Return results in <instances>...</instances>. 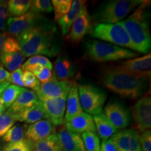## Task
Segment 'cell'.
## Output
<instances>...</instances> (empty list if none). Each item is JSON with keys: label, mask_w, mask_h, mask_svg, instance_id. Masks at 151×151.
<instances>
[{"label": "cell", "mask_w": 151, "mask_h": 151, "mask_svg": "<svg viewBox=\"0 0 151 151\" xmlns=\"http://www.w3.org/2000/svg\"><path fill=\"white\" fill-rule=\"evenodd\" d=\"M16 39L25 58L41 55L53 58L61 50L58 28L44 16Z\"/></svg>", "instance_id": "6da1fadb"}, {"label": "cell", "mask_w": 151, "mask_h": 151, "mask_svg": "<svg viewBox=\"0 0 151 151\" xmlns=\"http://www.w3.org/2000/svg\"><path fill=\"white\" fill-rule=\"evenodd\" d=\"M101 83L111 91L132 99L141 97L148 88V78L130 73L119 66L105 71Z\"/></svg>", "instance_id": "7a4b0ae2"}, {"label": "cell", "mask_w": 151, "mask_h": 151, "mask_svg": "<svg viewBox=\"0 0 151 151\" xmlns=\"http://www.w3.org/2000/svg\"><path fill=\"white\" fill-rule=\"evenodd\" d=\"M150 1H142L134 12L120 23L129 35L135 51L148 53L151 47V37L149 29L148 6Z\"/></svg>", "instance_id": "3957f363"}, {"label": "cell", "mask_w": 151, "mask_h": 151, "mask_svg": "<svg viewBox=\"0 0 151 151\" xmlns=\"http://www.w3.org/2000/svg\"><path fill=\"white\" fill-rule=\"evenodd\" d=\"M142 2V0H110L101 4L94 11L96 24H115L120 22Z\"/></svg>", "instance_id": "277c9868"}, {"label": "cell", "mask_w": 151, "mask_h": 151, "mask_svg": "<svg viewBox=\"0 0 151 151\" xmlns=\"http://www.w3.org/2000/svg\"><path fill=\"white\" fill-rule=\"evenodd\" d=\"M85 48L86 55L90 60L99 62L130 59L139 55V53L128 49L98 40L87 41Z\"/></svg>", "instance_id": "5b68a950"}, {"label": "cell", "mask_w": 151, "mask_h": 151, "mask_svg": "<svg viewBox=\"0 0 151 151\" xmlns=\"http://www.w3.org/2000/svg\"><path fill=\"white\" fill-rule=\"evenodd\" d=\"M89 33L95 39L102 40L104 42L107 41L121 48H128L135 51L129 35L120 22L115 24L97 23L92 27Z\"/></svg>", "instance_id": "8992f818"}, {"label": "cell", "mask_w": 151, "mask_h": 151, "mask_svg": "<svg viewBox=\"0 0 151 151\" xmlns=\"http://www.w3.org/2000/svg\"><path fill=\"white\" fill-rule=\"evenodd\" d=\"M78 90L81 107L86 113L95 116L103 112L106 99V94L104 90L89 84L79 85Z\"/></svg>", "instance_id": "52a82bcc"}, {"label": "cell", "mask_w": 151, "mask_h": 151, "mask_svg": "<svg viewBox=\"0 0 151 151\" xmlns=\"http://www.w3.org/2000/svg\"><path fill=\"white\" fill-rule=\"evenodd\" d=\"M24 60L25 57L22 53L17 39L9 35L6 39L2 52L0 54L1 65L7 70L14 71L20 68Z\"/></svg>", "instance_id": "ba28073f"}, {"label": "cell", "mask_w": 151, "mask_h": 151, "mask_svg": "<svg viewBox=\"0 0 151 151\" xmlns=\"http://www.w3.org/2000/svg\"><path fill=\"white\" fill-rule=\"evenodd\" d=\"M48 119L54 127L65 124L66 101L67 95L58 98H48L37 95Z\"/></svg>", "instance_id": "9c48e42d"}, {"label": "cell", "mask_w": 151, "mask_h": 151, "mask_svg": "<svg viewBox=\"0 0 151 151\" xmlns=\"http://www.w3.org/2000/svg\"><path fill=\"white\" fill-rule=\"evenodd\" d=\"M43 16L29 11L22 16L11 17L6 21L7 34L17 39L19 36L31 29Z\"/></svg>", "instance_id": "30bf717a"}, {"label": "cell", "mask_w": 151, "mask_h": 151, "mask_svg": "<svg viewBox=\"0 0 151 151\" xmlns=\"http://www.w3.org/2000/svg\"><path fill=\"white\" fill-rule=\"evenodd\" d=\"M104 115L118 130L125 129L132 122L129 111L122 103L112 101L104 107Z\"/></svg>", "instance_id": "8fae6325"}, {"label": "cell", "mask_w": 151, "mask_h": 151, "mask_svg": "<svg viewBox=\"0 0 151 151\" xmlns=\"http://www.w3.org/2000/svg\"><path fill=\"white\" fill-rule=\"evenodd\" d=\"M132 117L136 127L143 132L151 127V98L146 95L141 98L132 109Z\"/></svg>", "instance_id": "7c38bea8"}, {"label": "cell", "mask_w": 151, "mask_h": 151, "mask_svg": "<svg viewBox=\"0 0 151 151\" xmlns=\"http://www.w3.org/2000/svg\"><path fill=\"white\" fill-rule=\"evenodd\" d=\"M92 20L91 16L86 6L71 24L69 33L66 37L68 42L73 44L80 42L85 36L90 32L92 28Z\"/></svg>", "instance_id": "4fadbf2b"}, {"label": "cell", "mask_w": 151, "mask_h": 151, "mask_svg": "<svg viewBox=\"0 0 151 151\" xmlns=\"http://www.w3.org/2000/svg\"><path fill=\"white\" fill-rule=\"evenodd\" d=\"M118 151H142L140 134L134 129H123L116 132L112 137Z\"/></svg>", "instance_id": "5bb4252c"}, {"label": "cell", "mask_w": 151, "mask_h": 151, "mask_svg": "<svg viewBox=\"0 0 151 151\" xmlns=\"http://www.w3.org/2000/svg\"><path fill=\"white\" fill-rule=\"evenodd\" d=\"M74 83L71 81H58L55 78L46 83H41L36 92L37 95L48 98H58L67 95Z\"/></svg>", "instance_id": "9a60e30c"}, {"label": "cell", "mask_w": 151, "mask_h": 151, "mask_svg": "<svg viewBox=\"0 0 151 151\" xmlns=\"http://www.w3.org/2000/svg\"><path fill=\"white\" fill-rule=\"evenodd\" d=\"M62 151H85L83 141L81 134L71 132L65 126H60L56 132Z\"/></svg>", "instance_id": "2e32d148"}, {"label": "cell", "mask_w": 151, "mask_h": 151, "mask_svg": "<svg viewBox=\"0 0 151 151\" xmlns=\"http://www.w3.org/2000/svg\"><path fill=\"white\" fill-rule=\"evenodd\" d=\"M55 133V127L48 119H43L26 127L25 137L35 143Z\"/></svg>", "instance_id": "e0dca14e"}, {"label": "cell", "mask_w": 151, "mask_h": 151, "mask_svg": "<svg viewBox=\"0 0 151 151\" xmlns=\"http://www.w3.org/2000/svg\"><path fill=\"white\" fill-rule=\"evenodd\" d=\"M119 67L134 74L148 78L151 72V55L148 53L141 58L127 60L122 62Z\"/></svg>", "instance_id": "ac0fdd59"}, {"label": "cell", "mask_w": 151, "mask_h": 151, "mask_svg": "<svg viewBox=\"0 0 151 151\" xmlns=\"http://www.w3.org/2000/svg\"><path fill=\"white\" fill-rule=\"evenodd\" d=\"M65 127L68 131L78 134L85 132H96L93 118L83 111L70 120L66 122Z\"/></svg>", "instance_id": "d6986e66"}, {"label": "cell", "mask_w": 151, "mask_h": 151, "mask_svg": "<svg viewBox=\"0 0 151 151\" xmlns=\"http://www.w3.org/2000/svg\"><path fill=\"white\" fill-rule=\"evenodd\" d=\"M86 1H83V0L72 1L71 9L69 12L57 21L61 30L62 36L65 37L67 35L73 21L78 16L83 9L86 6Z\"/></svg>", "instance_id": "ffe728a7"}, {"label": "cell", "mask_w": 151, "mask_h": 151, "mask_svg": "<svg viewBox=\"0 0 151 151\" xmlns=\"http://www.w3.org/2000/svg\"><path fill=\"white\" fill-rule=\"evenodd\" d=\"M82 112L83 109L81 107L80 99H79L78 85L74 83L67 97L65 123Z\"/></svg>", "instance_id": "44dd1931"}, {"label": "cell", "mask_w": 151, "mask_h": 151, "mask_svg": "<svg viewBox=\"0 0 151 151\" xmlns=\"http://www.w3.org/2000/svg\"><path fill=\"white\" fill-rule=\"evenodd\" d=\"M39 101V99L35 91L25 89L17 97L8 111L13 114H17L30 108Z\"/></svg>", "instance_id": "7402d4cb"}, {"label": "cell", "mask_w": 151, "mask_h": 151, "mask_svg": "<svg viewBox=\"0 0 151 151\" xmlns=\"http://www.w3.org/2000/svg\"><path fill=\"white\" fill-rule=\"evenodd\" d=\"M76 69L66 56H60L54 62V76L58 81H70L74 76Z\"/></svg>", "instance_id": "603a6c76"}, {"label": "cell", "mask_w": 151, "mask_h": 151, "mask_svg": "<svg viewBox=\"0 0 151 151\" xmlns=\"http://www.w3.org/2000/svg\"><path fill=\"white\" fill-rule=\"evenodd\" d=\"M14 115L16 121L27 124H33L41 120L47 119L46 113L40 101L30 108Z\"/></svg>", "instance_id": "cb8c5ba5"}, {"label": "cell", "mask_w": 151, "mask_h": 151, "mask_svg": "<svg viewBox=\"0 0 151 151\" xmlns=\"http://www.w3.org/2000/svg\"><path fill=\"white\" fill-rule=\"evenodd\" d=\"M93 120L96 132H97L99 139H101L102 141L107 140L118 132L103 112L94 116Z\"/></svg>", "instance_id": "d4e9b609"}, {"label": "cell", "mask_w": 151, "mask_h": 151, "mask_svg": "<svg viewBox=\"0 0 151 151\" xmlns=\"http://www.w3.org/2000/svg\"><path fill=\"white\" fill-rule=\"evenodd\" d=\"M33 151H62L56 134L33 143Z\"/></svg>", "instance_id": "484cf974"}, {"label": "cell", "mask_w": 151, "mask_h": 151, "mask_svg": "<svg viewBox=\"0 0 151 151\" xmlns=\"http://www.w3.org/2000/svg\"><path fill=\"white\" fill-rule=\"evenodd\" d=\"M32 1L31 0H10L7 1L9 15L14 17L22 16L30 9Z\"/></svg>", "instance_id": "4316f807"}, {"label": "cell", "mask_w": 151, "mask_h": 151, "mask_svg": "<svg viewBox=\"0 0 151 151\" xmlns=\"http://www.w3.org/2000/svg\"><path fill=\"white\" fill-rule=\"evenodd\" d=\"M24 90L25 88H20L15 85H9L8 87H6L0 95V98L3 100L6 108L11 107L13 103L16 101L17 97Z\"/></svg>", "instance_id": "83f0119b"}, {"label": "cell", "mask_w": 151, "mask_h": 151, "mask_svg": "<svg viewBox=\"0 0 151 151\" xmlns=\"http://www.w3.org/2000/svg\"><path fill=\"white\" fill-rule=\"evenodd\" d=\"M26 125L17 124L13 126L3 137V141L7 143H17L24 139Z\"/></svg>", "instance_id": "f1b7e54d"}, {"label": "cell", "mask_w": 151, "mask_h": 151, "mask_svg": "<svg viewBox=\"0 0 151 151\" xmlns=\"http://www.w3.org/2000/svg\"><path fill=\"white\" fill-rule=\"evenodd\" d=\"M72 1L71 0H52L51 4L54 11V20L58 21L70 10Z\"/></svg>", "instance_id": "f546056e"}, {"label": "cell", "mask_w": 151, "mask_h": 151, "mask_svg": "<svg viewBox=\"0 0 151 151\" xmlns=\"http://www.w3.org/2000/svg\"><path fill=\"white\" fill-rule=\"evenodd\" d=\"M85 151H100V139L96 132H85L81 134Z\"/></svg>", "instance_id": "4dcf8cb0"}, {"label": "cell", "mask_w": 151, "mask_h": 151, "mask_svg": "<svg viewBox=\"0 0 151 151\" xmlns=\"http://www.w3.org/2000/svg\"><path fill=\"white\" fill-rule=\"evenodd\" d=\"M16 122L14 115L8 111L0 116V138L3 137L7 133Z\"/></svg>", "instance_id": "1f68e13d"}, {"label": "cell", "mask_w": 151, "mask_h": 151, "mask_svg": "<svg viewBox=\"0 0 151 151\" xmlns=\"http://www.w3.org/2000/svg\"><path fill=\"white\" fill-rule=\"evenodd\" d=\"M0 151H33V143L25 139L17 143H6Z\"/></svg>", "instance_id": "d6a6232c"}, {"label": "cell", "mask_w": 151, "mask_h": 151, "mask_svg": "<svg viewBox=\"0 0 151 151\" xmlns=\"http://www.w3.org/2000/svg\"><path fill=\"white\" fill-rule=\"evenodd\" d=\"M33 65H41L43 67L48 68L49 69H52V64L48 58L42 55H34L30 57L27 61H25L21 66L22 70L23 71L28 66Z\"/></svg>", "instance_id": "836d02e7"}, {"label": "cell", "mask_w": 151, "mask_h": 151, "mask_svg": "<svg viewBox=\"0 0 151 151\" xmlns=\"http://www.w3.org/2000/svg\"><path fill=\"white\" fill-rule=\"evenodd\" d=\"M30 11L37 14H41V13H51L52 6L51 1L49 0H35L32 1Z\"/></svg>", "instance_id": "e575fe53"}, {"label": "cell", "mask_w": 151, "mask_h": 151, "mask_svg": "<svg viewBox=\"0 0 151 151\" xmlns=\"http://www.w3.org/2000/svg\"><path fill=\"white\" fill-rule=\"evenodd\" d=\"M22 81L24 85V87L31 88L35 92H37L39 89L41 83L33 73L28 71H24L22 73Z\"/></svg>", "instance_id": "d590c367"}, {"label": "cell", "mask_w": 151, "mask_h": 151, "mask_svg": "<svg viewBox=\"0 0 151 151\" xmlns=\"http://www.w3.org/2000/svg\"><path fill=\"white\" fill-rule=\"evenodd\" d=\"M22 73H23V71L22 70L21 68H18L16 70L12 71V73H10V76H9L8 82L12 83L13 85L20 87V88L24 87L23 81H22Z\"/></svg>", "instance_id": "8d00e7d4"}, {"label": "cell", "mask_w": 151, "mask_h": 151, "mask_svg": "<svg viewBox=\"0 0 151 151\" xmlns=\"http://www.w3.org/2000/svg\"><path fill=\"white\" fill-rule=\"evenodd\" d=\"M9 16L7 2H0V31H6V20H8Z\"/></svg>", "instance_id": "74e56055"}, {"label": "cell", "mask_w": 151, "mask_h": 151, "mask_svg": "<svg viewBox=\"0 0 151 151\" xmlns=\"http://www.w3.org/2000/svg\"><path fill=\"white\" fill-rule=\"evenodd\" d=\"M140 144L142 151H151L150 129L142 132L140 135Z\"/></svg>", "instance_id": "f35d334b"}, {"label": "cell", "mask_w": 151, "mask_h": 151, "mask_svg": "<svg viewBox=\"0 0 151 151\" xmlns=\"http://www.w3.org/2000/svg\"><path fill=\"white\" fill-rule=\"evenodd\" d=\"M35 76L38 80L40 81L41 83L48 82V81L52 80L55 77L52 73V70L46 67H43L40 72L36 75Z\"/></svg>", "instance_id": "ab89813d"}, {"label": "cell", "mask_w": 151, "mask_h": 151, "mask_svg": "<svg viewBox=\"0 0 151 151\" xmlns=\"http://www.w3.org/2000/svg\"><path fill=\"white\" fill-rule=\"evenodd\" d=\"M100 151H118L116 143L112 139V138H109V139L102 141L100 145Z\"/></svg>", "instance_id": "60d3db41"}, {"label": "cell", "mask_w": 151, "mask_h": 151, "mask_svg": "<svg viewBox=\"0 0 151 151\" xmlns=\"http://www.w3.org/2000/svg\"><path fill=\"white\" fill-rule=\"evenodd\" d=\"M10 73L1 66H0V83L8 81Z\"/></svg>", "instance_id": "b9f144b4"}, {"label": "cell", "mask_w": 151, "mask_h": 151, "mask_svg": "<svg viewBox=\"0 0 151 151\" xmlns=\"http://www.w3.org/2000/svg\"><path fill=\"white\" fill-rule=\"evenodd\" d=\"M8 36V34L5 32H0V54L2 52L6 39Z\"/></svg>", "instance_id": "7bdbcfd3"}, {"label": "cell", "mask_w": 151, "mask_h": 151, "mask_svg": "<svg viewBox=\"0 0 151 151\" xmlns=\"http://www.w3.org/2000/svg\"><path fill=\"white\" fill-rule=\"evenodd\" d=\"M9 85H10V83L8 82V81H6V82L0 83V95L2 93V92L4 90L5 88H6V87H8Z\"/></svg>", "instance_id": "ee69618b"}, {"label": "cell", "mask_w": 151, "mask_h": 151, "mask_svg": "<svg viewBox=\"0 0 151 151\" xmlns=\"http://www.w3.org/2000/svg\"><path fill=\"white\" fill-rule=\"evenodd\" d=\"M0 108H5V109H6L5 107V106H4V101H3V100L1 99V98H0Z\"/></svg>", "instance_id": "f6af8a7d"}, {"label": "cell", "mask_w": 151, "mask_h": 151, "mask_svg": "<svg viewBox=\"0 0 151 151\" xmlns=\"http://www.w3.org/2000/svg\"><path fill=\"white\" fill-rule=\"evenodd\" d=\"M5 111H6L5 108H0V116H1V114H3Z\"/></svg>", "instance_id": "bcb514c9"}]
</instances>
